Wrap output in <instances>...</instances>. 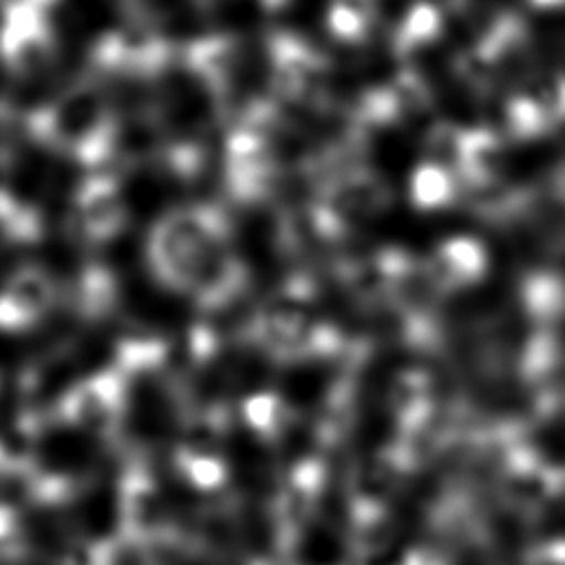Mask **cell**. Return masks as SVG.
Segmentation results:
<instances>
[{"instance_id":"2","label":"cell","mask_w":565,"mask_h":565,"mask_svg":"<svg viewBox=\"0 0 565 565\" xmlns=\"http://www.w3.org/2000/svg\"><path fill=\"white\" fill-rule=\"evenodd\" d=\"M329 7L349 11V13L358 15V18H362V20H366L369 24H373L375 13H377L375 0H329Z\"/></svg>"},{"instance_id":"1","label":"cell","mask_w":565,"mask_h":565,"mask_svg":"<svg viewBox=\"0 0 565 565\" xmlns=\"http://www.w3.org/2000/svg\"><path fill=\"white\" fill-rule=\"evenodd\" d=\"M444 13L437 11L435 7H430L428 2L419 0L415 2L406 15L402 18L397 31H395V51L397 55H408L415 53L417 49H424L428 44H433L444 26Z\"/></svg>"},{"instance_id":"3","label":"cell","mask_w":565,"mask_h":565,"mask_svg":"<svg viewBox=\"0 0 565 565\" xmlns=\"http://www.w3.org/2000/svg\"><path fill=\"white\" fill-rule=\"evenodd\" d=\"M424 2H428L430 7H435L441 13H457L466 7L468 0H424Z\"/></svg>"},{"instance_id":"4","label":"cell","mask_w":565,"mask_h":565,"mask_svg":"<svg viewBox=\"0 0 565 565\" xmlns=\"http://www.w3.org/2000/svg\"><path fill=\"white\" fill-rule=\"evenodd\" d=\"M265 7H280L285 0H260Z\"/></svg>"}]
</instances>
